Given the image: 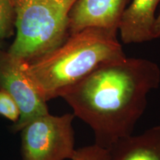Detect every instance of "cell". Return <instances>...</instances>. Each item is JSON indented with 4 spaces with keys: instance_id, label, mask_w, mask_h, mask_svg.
Segmentation results:
<instances>
[{
    "instance_id": "6da1fadb",
    "label": "cell",
    "mask_w": 160,
    "mask_h": 160,
    "mask_svg": "<svg viewBox=\"0 0 160 160\" xmlns=\"http://www.w3.org/2000/svg\"><path fill=\"white\" fill-rule=\"evenodd\" d=\"M159 84L157 63L125 57L101 65L61 97L92 129L94 144L108 150L132 135L148 95Z\"/></svg>"
},
{
    "instance_id": "7a4b0ae2",
    "label": "cell",
    "mask_w": 160,
    "mask_h": 160,
    "mask_svg": "<svg viewBox=\"0 0 160 160\" xmlns=\"http://www.w3.org/2000/svg\"><path fill=\"white\" fill-rule=\"evenodd\" d=\"M117 33L85 28L70 34L53 51L26 63V72L41 97L46 102L61 97L101 65L125 57Z\"/></svg>"
},
{
    "instance_id": "3957f363",
    "label": "cell",
    "mask_w": 160,
    "mask_h": 160,
    "mask_svg": "<svg viewBox=\"0 0 160 160\" xmlns=\"http://www.w3.org/2000/svg\"><path fill=\"white\" fill-rule=\"evenodd\" d=\"M77 0H13L16 37L8 51L31 62L70 36L69 15Z\"/></svg>"
},
{
    "instance_id": "277c9868",
    "label": "cell",
    "mask_w": 160,
    "mask_h": 160,
    "mask_svg": "<svg viewBox=\"0 0 160 160\" xmlns=\"http://www.w3.org/2000/svg\"><path fill=\"white\" fill-rule=\"evenodd\" d=\"M73 113H49L31 120L20 131L22 160H65L74 155Z\"/></svg>"
},
{
    "instance_id": "5b68a950",
    "label": "cell",
    "mask_w": 160,
    "mask_h": 160,
    "mask_svg": "<svg viewBox=\"0 0 160 160\" xmlns=\"http://www.w3.org/2000/svg\"><path fill=\"white\" fill-rule=\"evenodd\" d=\"M27 62L0 48V89L14 99L20 117L13 125L19 132L31 120L49 113L47 102L41 97L25 70Z\"/></svg>"
},
{
    "instance_id": "8992f818",
    "label": "cell",
    "mask_w": 160,
    "mask_h": 160,
    "mask_svg": "<svg viewBox=\"0 0 160 160\" xmlns=\"http://www.w3.org/2000/svg\"><path fill=\"white\" fill-rule=\"evenodd\" d=\"M128 0H77L69 15L70 34L88 28L118 31Z\"/></svg>"
},
{
    "instance_id": "52a82bcc",
    "label": "cell",
    "mask_w": 160,
    "mask_h": 160,
    "mask_svg": "<svg viewBox=\"0 0 160 160\" xmlns=\"http://www.w3.org/2000/svg\"><path fill=\"white\" fill-rule=\"evenodd\" d=\"M159 3L160 0H133L126 8L118 28L124 43H143L154 39L156 10Z\"/></svg>"
},
{
    "instance_id": "ba28073f",
    "label": "cell",
    "mask_w": 160,
    "mask_h": 160,
    "mask_svg": "<svg viewBox=\"0 0 160 160\" xmlns=\"http://www.w3.org/2000/svg\"><path fill=\"white\" fill-rule=\"evenodd\" d=\"M108 151L109 160H160V125L118 140Z\"/></svg>"
},
{
    "instance_id": "9c48e42d",
    "label": "cell",
    "mask_w": 160,
    "mask_h": 160,
    "mask_svg": "<svg viewBox=\"0 0 160 160\" xmlns=\"http://www.w3.org/2000/svg\"><path fill=\"white\" fill-rule=\"evenodd\" d=\"M15 22L13 0H0V45L4 39L13 34Z\"/></svg>"
},
{
    "instance_id": "30bf717a",
    "label": "cell",
    "mask_w": 160,
    "mask_h": 160,
    "mask_svg": "<svg viewBox=\"0 0 160 160\" xmlns=\"http://www.w3.org/2000/svg\"><path fill=\"white\" fill-rule=\"evenodd\" d=\"M0 117L17 122L20 117V110L17 103L8 92L0 89Z\"/></svg>"
},
{
    "instance_id": "8fae6325",
    "label": "cell",
    "mask_w": 160,
    "mask_h": 160,
    "mask_svg": "<svg viewBox=\"0 0 160 160\" xmlns=\"http://www.w3.org/2000/svg\"><path fill=\"white\" fill-rule=\"evenodd\" d=\"M71 160H109V153L107 149L93 144L76 149Z\"/></svg>"
},
{
    "instance_id": "7c38bea8",
    "label": "cell",
    "mask_w": 160,
    "mask_h": 160,
    "mask_svg": "<svg viewBox=\"0 0 160 160\" xmlns=\"http://www.w3.org/2000/svg\"><path fill=\"white\" fill-rule=\"evenodd\" d=\"M153 38H160V11L157 17H156V21L153 27Z\"/></svg>"
},
{
    "instance_id": "4fadbf2b",
    "label": "cell",
    "mask_w": 160,
    "mask_h": 160,
    "mask_svg": "<svg viewBox=\"0 0 160 160\" xmlns=\"http://www.w3.org/2000/svg\"><path fill=\"white\" fill-rule=\"evenodd\" d=\"M0 48H1V45H0Z\"/></svg>"
}]
</instances>
